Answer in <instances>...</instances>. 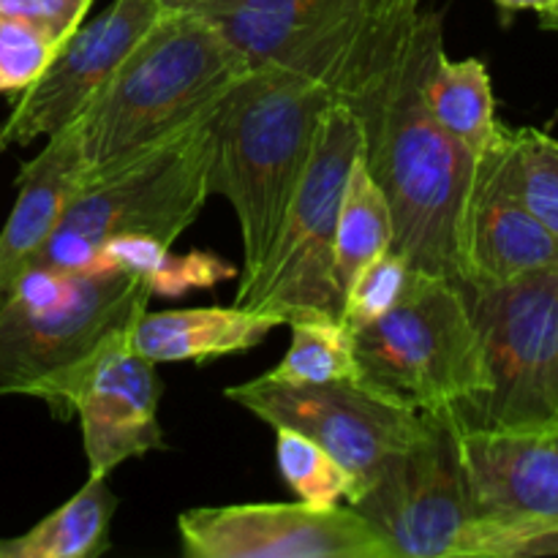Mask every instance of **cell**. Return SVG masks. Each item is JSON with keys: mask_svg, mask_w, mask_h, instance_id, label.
<instances>
[{"mask_svg": "<svg viewBox=\"0 0 558 558\" xmlns=\"http://www.w3.org/2000/svg\"><path fill=\"white\" fill-rule=\"evenodd\" d=\"M445 47L439 11H420L398 44L343 82L336 98L360 125V156L392 213V245L423 276L466 283V210L477 156L425 109L423 76Z\"/></svg>", "mask_w": 558, "mask_h": 558, "instance_id": "6da1fadb", "label": "cell"}, {"mask_svg": "<svg viewBox=\"0 0 558 558\" xmlns=\"http://www.w3.org/2000/svg\"><path fill=\"white\" fill-rule=\"evenodd\" d=\"M251 71L207 16L163 9L80 123L82 180L120 167L210 112Z\"/></svg>", "mask_w": 558, "mask_h": 558, "instance_id": "7a4b0ae2", "label": "cell"}, {"mask_svg": "<svg viewBox=\"0 0 558 558\" xmlns=\"http://www.w3.org/2000/svg\"><path fill=\"white\" fill-rule=\"evenodd\" d=\"M330 87L281 69H251L213 112L207 189L234 207L243 234V276L270 254L325 109Z\"/></svg>", "mask_w": 558, "mask_h": 558, "instance_id": "3957f363", "label": "cell"}, {"mask_svg": "<svg viewBox=\"0 0 558 558\" xmlns=\"http://www.w3.org/2000/svg\"><path fill=\"white\" fill-rule=\"evenodd\" d=\"M150 283L125 270L74 276L52 305L0 300V396H31L71 420L87 379L147 314Z\"/></svg>", "mask_w": 558, "mask_h": 558, "instance_id": "277c9868", "label": "cell"}, {"mask_svg": "<svg viewBox=\"0 0 558 558\" xmlns=\"http://www.w3.org/2000/svg\"><path fill=\"white\" fill-rule=\"evenodd\" d=\"M216 107L142 156L82 180L31 267L63 276L93 272L101 245L118 234H147L172 248L210 196L207 167Z\"/></svg>", "mask_w": 558, "mask_h": 558, "instance_id": "5b68a950", "label": "cell"}, {"mask_svg": "<svg viewBox=\"0 0 558 558\" xmlns=\"http://www.w3.org/2000/svg\"><path fill=\"white\" fill-rule=\"evenodd\" d=\"M357 385L428 417L463 425L488 392L483 341L458 283L420 272L381 319L354 330Z\"/></svg>", "mask_w": 558, "mask_h": 558, "instance_id": "8992f818", "label": "cell"}, {"mask_svg": "<svg viewBox=\"0 0 558 558\" xmlns=\"http://www.w3.org/2000/svg\"><path fill=\"white\" fill-rule=\"evenodd\" d=\"M360 125L347 104L325 109L270 254L259 270L240 281L238 308L272 314L287 325L300 314L341 316L343 294L336 281V223L349 169L357 158Z\"/></svg>", "mask_w": 558, "mask_h": 558, "instance_id": "52a82bcc", "label": "cell"}, {"mask_svg": "<svg viewBox=\"0 0 558 558\" xmlns=\"http://www.w3.org/2000/svg\"><path fill=\"white\" fill-rule=\"evenodd\" d=\"M483 341L488 392L456 428H526L558 420V272L461 287Z\"/></svg>", "mask_w": 558, "mask_h": 558, "instance_id": "ba28073f", "label": "cell"}, {"mask_svg": "<svg viewBox=\"0 0 558 558\" xmlns=\"http://www.w3.org/2000/svg\"><path fill=\"white\" fill-rule=\"evenodd\" d=\"M229 401L262 423L287 425L325 447L352 477V505L374 474L430 430L428 414L376 396L357 381L332 385H270L251 379L227 390Z\"/></svg>", "mask_w": 558, "mask_h": 558, "instance_id": "9c48e42d", "label": "cell"}, {"mask_svg": "<svg viewBox=\"0 0 558 558\" xmlns=\"http://www.w3.org/2000/svg\"><path fill=\"white\" fill-rule=\"evenodd\" d=\"M349 507L379 532L392 558H452L472 518L452 425L430 417L428 434L392 456Z\"/></svg>", "mask_w": 558, "mask_h": 558, "instance_id": "30bf717a", "label": "cell"}, {"mask_svg": "<svg viewBox=\"0 0 558 558\" xmlns=\"http://www.w3.org/2000/svg\"><path fill=\"white\" fill-rule=\"evenodd\" d=\"M178 529L189 558H392L379 532L341 505L196 507Z\"/></svg>", "mask_w": 558, "mask_h": 558, "instance_id": "8fae6325", "label": "cell"}, {"mask_svg": "<svg viewBox=\"0 0 558 558\" xmlns=\"http://www.w3.org/2000/svg\"><path fill=\"white\" fill-rule=\"evenodd\" d=\"M161 14L158 0H114L101 16L82 22L47 71L16 96L0 123V150L31 145L74 123Z\"/></svg>", "mask_w": 558, "mask_h": 558, "instance_id": "7c38bea8", "label": "cell"}, {"mask_svg": "<svg viewBox=\"0 0 558 558\" xmlns=\"http://www.w3.org/2000/svg\"><path fill=\"white\" fill-rule=\"evenodd\" d=\"M452 436L472 515L558 521V420Z\"/></svg>", "mask_w": 558, "mask_h": 558, "instance_id": "4fadbf2b", "label": "cell"}, {"mask_svg": "<svg viewBox=\"0 0 558 558\" xmlns=\"http://www.w3.org/2000/svg\"><path fill=\"white\" fill-rule=\"evenodd\" d=\"M501 140L477 158L466 210L463 287H496L537 272H558V240L512 189Z\"/></svg>", "mask_w": 558, "mask_h": 558, "instance_id": "5bb4252c", "label": "cell"}, {"mask_svg": "<svg viewBox=\"0 0 558 558\" xmlns=\"http://www.w3.org/2000/svg\"><path fill=\"white\" fill-rule=\"evenodd\" d=\"M161 376L156 363L120 347L87 379L76 401L90 474L109 477L120 463L163 452V430L158 425Z\"/></svg>", "mask_w": 558, "mask_h": 558, "instance_id": "9a60e30c", "label": "cell"}, {"mask_svg": "<svg viewBox=\"0 0 558 558\" xmlns=\"http://www.w3.org/2000/svg\"><path fill=\"white\" fill-rule=\"evenodd\" d=\"M82 174L85 161L76 120L47 136L41 153L22 163L16 174V202L0 232V300L54 232L69 202L80 191Z\"/></svg>", "mask_w": 558, "mask_h": 558, "instance_id": "2e32d148", "label": "cell"}, {"mask_svg": "<svg viewBox=\"0 0 558 558\" xmlns=\"http://www.w3.org/2000/svg\"><path fill=\"white\" fill-rule=\"evenodd\" d=\"M283 322L248 308H180L145 314L131 330L129 349L150 363H207L259 347Z\"/></svg>", "mask_w": 558, "mask_h": 558, "instance_id": "e0dca14e", "label": "cell"}, {"mask_svg": "<svg viewBox=\"0 0 558 558\" xmlns=\"http://www.w3.org/2000/svg\"><path fill=\"white\" fill-rule=\"evenodd\" d=\"M423 101L434 123L474 156H485L505 134L496 118V96L483 60H450L445 47L430 54L423 76Z\"/></svg>", "mask_w": 558, "mask_h": 558, "instance_id": "ac0fdd59", "label": "cell"}, {"mask_svg": "<svg viewBox=\"0 0 558 558\" xmlns=\"http://www.w3.org/2000/svg\"><path fill=\"white\" fill-rule=\"evenodd\" d=\"M118 496L107 477L90 474L87 483L31 532L0 539V558H96L109 550Z\"/></svg>", "mask_w": 558, "mask_h": 558, "instance_id": "d6986e66", "label": "cell"}, {"mask_svg": "<svg viewBox=\"0 0 558 558\" xmlns=\"http://www.w3.org/2000/svg\"><path fill=\"white\" fill-rule=\"evenodd\" d=\"M292 343L276 368L262 374L270 385H332L360 381L354 330L343 316L300 314L287 322Z\"/></svg>", "mask_w": 558, "mask_h": 558, "instance_id": "ffe728a7", "label": "cell"}, {"mask_svg": "<svg viewBox=\"0 0 558 558\" xmlns=\"http://www.w3.org/2000/svg\"><path fill=\"white\" fill-rule=\"evenodd\" d=\"M392 245V213L357 153L349 169L336 223V281L347 294L352 278Z\"/></svg>", "mask_w": 558, "mask_h": 558, "instance_id": "44dd1931", "label": "cell"}, {"mask_svg": "<svg viewBox=\"0 0 558 558\" xmlns=\"http://www.w3.org/2000/svg\"><path fill=\"white\" fill-rule=\"evenodd\" d=\"M501 150L515 194L558 240V140L537 129H505Z\"/></svg>", "mask_w": 558, "mask_h": 558, "instance_id": "7402d4cb", "label": "cell"}, {"mask_svg": "<svg viewBox=\"0 0 558 558\" xmlns=\"http://www.w3.org/2000/svg\"><path fill=\"white\" fill-rule=\"evenodd\" d=\"M272 430H276L278 474L292 488L298 501L311 507H336L349 501L354 490L352 477L325 447L287 425Z\"/></svg>", "mask_w": 558, "mask_h": 558, "instance_id": "603a6c76", "label": "cell"}, {"mask_svg": "<svg viewBox=\"0 0 558 558\" xmlns=\"http://www.w3.org/2000/svg\"><path fill=\"white\" fill-rule=\"evenodd\" d=\"M558 556V521L537 518H477L461 529L452 558Z\"/></svg>", "mask_w": 558, "mask_h": 558, "instance_id": "cb8c5ba5", "label": "cell"}, {"mask_svg": "<svg viewBox=\"0 0 558 558\" xmlns=\"http://www.w3.org/2000/svg\"><path fill=\"white\" fill-rule=\"evenodd\" d=\"M417 276L420 272L414 270L401 254L387 248L385 254H379L374 262H368V265L352 278L347 294H343L341 316L349 322L352 330L381 319V316L390 314L396 305L403 303V298L412 292Z\"/></svg>", "mask_w": 558, "mask_h": 558, "instance_id": "d4e9b609", "label": "cell"}, {"mask_svg": "<svg viewBox=\"0 0 558 558\" xmlns=\"http://www.w3.org/2000/svg\"><path fill=\"white\" fill-rule=\"evenodd\" d=\"M60 44L41 27L0 14V93H22L58 54Z\"/></svg>", "mask_w": 558, "mask_h": 558, "instance_id": "484cf974", "label": "cell"}, {"mask_svg": "<svg viewBox=\"0 0 558 558\" xmlns=\"http://www.w3.org/2000/svg\"><path fill=\"white\" fill-rule=\"evenodd\" d=\"M191 11H251V14L303 20L325 14H363L371 11V0H199Z\"/></svg>", "mask_w": 558, "mask_h": 558, "instance_id": "4316f807", "label": "cell"}, {"mask_svg": "<svg viewBox=\"0 0 558 558\" xmlns=\"http://www.w3.org/2000/svg\"><path fill=\"white\" fill-rule=\"evenodd\" d=\"M234 270L223 259L213 254H189V256H167L158 276L150 281L153 298H180L189 289L210 287V283L227 281L232 278Z\"/></svg>", "mask_w": 558, "mask_h": 558, "instance_id": "83f0119b", "label": "cell"}, {"mask_svg": "<svg viewBox=\"0 0 558 558\" xmlns=\"http://www.w3.org/2000/svg\"><path fill=\"white\" fill-rule=\"evenodd\" d=\"M169 256V245L147 234H118L98 251L96 270H125L142 276L147 283L158 276Z\"/></svg>", "mask_w": 558, "mask_h": 558, "instance_id": "f1b7e54d", "label": "cell"}, {"mask_svg": "<svg viewBox=\"0 0 558 558\" xmlns=\"http://www.w3.org/2000/svg\"><path fill=\"white\" fill-rule=\"evenodd\" d=\"M93 0H0V14L16 16L63 44L85 22Z\"/></svg>", "mask_w": 558, "mask_h": 558, "instance_id": "f546056e", "label": "cell"}, {"mask_svg": "<svg viewBox=\"0 0 558 558\" xmlns=\"http://www.w3.org/2000/svg\"><path fill=\"white\" fill-rule=\"evenodd\" d=\"M505 14H515V11H534L539 14L545 27L558 31V0H494Z\"/></svg>", "mask_w": 558, "mask_h": 558, "instance_id": "4dcf8cb0", "label": "cell"}, {"mask_svg": "<svg viewBox=\"0 0 558 558\" xmlns=\"http://www.w3.org/2000/svg\"><path fill=\"white\" fill-rule=\"evenodd\" d=\"M158 3H161L163 9L180 11V9H194V5L199 3V0H158Z\"/></svg>", "mask_w": 558, "mask_h": 558, "instance_id": "1f68e13d", "label": "cell"}]
</instances>
